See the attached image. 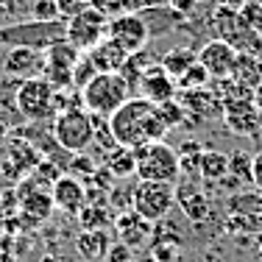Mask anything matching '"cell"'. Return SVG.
Masks as SVG:
<instances>
[{"label": "cell", "mask_w": 262, "mask_h": 262, "mask_svg": "<svg viewBox=\"0 0 262 262\" xmlns=\"http://www.w3.org/2000/svg\"><path fill=\"white\" fill-rule=\"evenodd\" d=\"M176 86H179V90H182V92L204 90V86H209V73L204 70V67L198 64V61H195V64H192V67H190V70L184 73L182 78H176Z\"/></svg>", "instance_id": "836d02e7"}, {"label": "cell", "mask_w": 262, "mask_h": 262, "mask_svg": "<svg viewBox=\"0 0 262 262\" xmlns=\"http://www.w3.org/2000/svg\"><path fill=\"white\" fill-rule=\"evenodd\" d=\"M246 0H217V6H229V9H240Z\"/></svg>", "instance_id": "7bdbcfd3"}, {"label": "cell", "mask_w": 262, "mask_h": 262, "mask_svg": "<svg viewBox=\"0 0 262 262\" xmlns=\"http://www.w3.org/2000/svg\"><path fill=\"white\" fill-rule=\"evenodd\" d=\"M42 53H45L42 78L51 81L53 90H73V67L81 59V51H76L67 39H56Z\"/></svg>", "instance_id": "9c48e42d"}, {"label": "cell", "mask_w": 262, "mask_h": 262, "mask_svg": "<svg viewBox=\"0 0 262 262\" xmlns=\"http://www.w3.org/2000/svg\"><path fill=\"white\" fill-rule=\"evenodd\" d=\"M42 262H56V259H53V257H45V259H42Z\"/></svg>", "instance_id": "bcb514c9"}, {"label": "cell", "mask_w": 262, "mask_h": 262, "mask_svg": "<svg viewBox=\"0 0 262 262\" xmlns=\"http://www.w3.org/2000/svg\"><path fill=\"white\" fill-rule=\"evenodd\" d=\"M106 26H109V20H106L98 9L90 6V9L78 11L76 17L64 20V39L70 42L76 51L86 53L92 45H98L106 36Z\"/></svg>", "instance_id": "30bf717a"}, {"label": "cell", "mask_w": 262, "mask_h": 262, "mask_svg": "<svg viewBox=\"0 0 262 262\" xmlns=\"http://www.w3.org/2000/svg\"><path fill=\"white\" fill-rule=\"evenodd\" d=\"M259 61H262V56H259Z\"/></svg>", "instance_id": "681fc988"}, {"label": "cell", "mask_w": 262, "mask_h": 262, "mask_svg": "<svg viewBox=\"0 0 262 262\" xmlns=\"http://www.w3.org/2000/svg\"><path fill=\"white\" fill-rule=\"evenodd\" d=\"M42 67H45V53L34 48H9L3 59V73L17 81L42 76Z\"/></svg>", "instance_id": "9a60e30c"}, {"label": "cell", "mask_w": 262, "mask_h": 262, "mask_svg": "<svg viewBox=\"0 0 262 262\" xmlns=\"http://www.w3.org/2000/svg\"><path fill=\"white\" fill-rule=\"evenodd\" d=\"M106 36H109L112 42H117L126 53L145 51L148 42H151V34H148V26H145V20L140 17V11H131V14H123V17L109 20Z\"/></svg>", "instance_id": "8fae6325"}, {"label": "cell", "mask_w": 262, "mask_h": 262, "mask_svg": "<svg viewBox=\"0 0 262 262\" xmlns=\"http://www.w3.org/2000/svg\"><path fill=\"white\" fill-rule=\"evenodd\" d=\"M92 9H98L106 20H115V17L140 11V3L137 0H92Z\"/></svg>", "instance_id": "1f68e13d"}, {"label": "cell", "mask_w": 262, "mask_h": 262, "mask_svg": "<svg viewBox=\"0 0 262 262\" xmlns=\"http://www.w3.org/2000/svg\"><path fill=\"white\" fill-rule=\"evenodd\" d=\"M78 95H81V106H84L90 115L109 117V115H115L134 92H131V86L123 81L120 73H95L92 81L78 92Z\"/></svg>", "instance_id": "7a4b0ae2"}, {"label": "cell", "mask_w": 262, "mask_h": 262, "mask_svg": "<svg viewBox=\"0 0 262 262\" xmlns=\"http://www.w3.org/2000/svg\"><path fill=\"white\" fill-rule=\"evenodd\" d=\"M14 103L17 112H20V120L31 123V126H39V123L56 117V90L51 81H45L42 76L20 81Z\"/></svg>", "instance_id": "8992f818"}, {"label": "cell", "mask_w": 262, "mask_h": 262, "mask_svg": "<svg viewBox=\"0 0 262 262\" xmlns=\"http://www.w3.org/2000/svg\"><path fill=\"white\" fill-rule=\"evenodd\" d=\"M31 17L34 20H61L59 17V9H56V0H34V3L28 6Z\"/></svg>", "instance_id": "74e56055"}, {"label": "cell", "mask_w": 262, "mask_h": 262, "mask_svg": "<svg viewBox=\"0 0 262 262\" xmlns=\"http://www.w3.org/2000/svg\"><path fill=\"white\" fill-rule=\"evenodd\" d=\"M259 3H262V0H259Z\"/></svg>", "instance_id": "f907efd6"}, {"label": "cell", "mask_w": 262, "mask_h": 262, "mask_svg": "<svg viewBox=\"0 0 262 262\" xmlns=\"http://www.w3.org/2000/svg\"><path fill=\"white\" fill-rule=\"evenodd\" d=\"M103 167L112 173L115 179L126 182L137 173V159H134V148H126V145H115L112 151H106L103 157Z\"/></svg>", "instance_id": "d4e9b609"}, {"label": "cell", "mask_w": 262, "mask_h": 262, "mask_svg": "<svg viewBox=\"0 0 262 262\" xmlns=\"http://www.w3.org/2000/svg\"><path fill=\"white\" fill-rule=\"evenodd\" d=\"M251 157L246 151H232L229 154V179L223 184H251Z\"/></svg>", "instance_id": "f1b7e54d"}, {"label": "cell", "mask_w": 262, "mask_h": 262, "mask_svg": "<svg viewBox=\"0 0 262 262\" xmlns=\"http://www.w3.org/2000/svg\"><path fill=\"white\" fill-rule=\"evenodd\" d=\"M154 64H157V59L148 53V48H145V51H137V53H128V56H126V61H123V67H120V76H123V81L131 86V92L140 86L142 76H145V73L151 70Z\"/></svg>", "instance_id": "4316f807"}, {"label": "cell", "mask_w": 262, "mask_h": 262, "mask_svg": "<svg viewBox=\"0 0 262 262\" xmlns=\"http://www.w3.org/2000/svg\"><path fill=\"white\" fill-rule=\"evenodd\" d=\"M257 137H259V140H262V128H259V134H257Z\"/></svg>", "instance_id": "c3c4849f"}, {"label": "cell", "mask_w": 262, "mask_h": 262, "mask_svg": "<svg viewBox=\"0 0 262 262\" xmlns=\"http://www.w3.org/2000/svg\"><path fill=\"white\" fill-rule=\"evenodd\" d=\"M254 106H257V109L262 112V84L257 86V90H254Z\"/></svg>", "instance_id": "f6af8a7d"}, {"label": "cell", "mask_w": 262, "mask_h": 262, "mask_svg": "<svg viewBox=\"0 0 262 262\" xmlns=\"http://www.w3.org/2000/svg\"><path fill=\"white\" fill-rule=\"evenodd\" d=\"M176 204L182 207L184 217L190 223H204L212 215V201L209 195L201 190V184L195 182V176H190L187 182H176Z\"/></svg>", "instance_id": "5bb4252c"}, {"label": "cell", "mask_w": 262, "mask_h": 262, "mask_svg": "<svg viewBox=\"0 0 262 262\" xmlns=\"http://www.w3.org/2000/svg\"><path fill=\"white\" fill-rule=\"evenodd\" d=\"M78 223L84 232H106V226L115 223V212L106 201H86L78 212Z\"/></svg>", "instance_id": "cb8c5ba5"}, {"label": "cell", "mask_w": 262, "mask_h": 262, "mask_svg": "<svg viewBox=\"0 0 262 262\" xmlns=\"http://www.w3.org/2000/svg\"><path fill=\"white\" fill-rule=\"evenodd\" d=\"M56 39H64V20H17L0 26V45L3 48H34L45 51Z\"/></svg>", "instance_id": "5b68a950"}, {"label": "cell", "mask_w": 262, "mask_h": 262, "mask_svg": "<svg viewBox=\"0 0 262 262\" xmlns=\"http://www.w3.org/2000/svg\"><path fill=\"white\" fill-rule=\"evenodd\" d=\"M109 128L117 145H126V148L159 142L167 134V128L162 126L157 115V103L145 101L140 95H131L115 115H109Z\"/></svg>", "instance_id": "6da1fadb"}, {"label": "cell", "mask_w": 262, "mask_h": 262, "mask_svg": "<svg viewBox=\"0 0 262 262\" xmlns=\"http://www.w3.org/2000/svg\"><path fill=\"white\" fill-rule=\"evenodd\" d=\"M251 184L262 192V148L251 157Z\"/></svg>", "instance_id": "b9f144b4"}, {"label": "cell", "mask_w": 262, "mask_h": 262, "mask_svg": "<svg viewBox=\"0 0 262 262\" xmlns=\"http://www.w3.org/2000/svg\"><path fill=\"white\" fill-rule=\"evenodd\" d=\"M195 53H198V64L209 73V78H229L232 64L237 59L234 48L229 45V42H223V39H215V36L204 39Z\"/></svg>", "instance_id": "4fadbf2b"}, {"label": "cell", "mask_w": 262, "mask_h": 262, "mask_svg": "<svg viewBox=\"0 0 262 262\" xmlns=\"http://www.w3.org/2000/svg\"><path fill=\"white\" fill-rule=\"evenodd\" d=\"M53 140L70 154H84L95 142L92 115L84 106H70L53 117Z\"/></svg>", "instance_id": "52a82bcc"}, {"label": "cell", "mask_w": 262, "mask_h": 262, "mask_svg": "<svg viewBox=\"0 0 262 262\" xmlns=\"http://www.w3.org/2000/svg\"><path fill=\"white\" fill-rule=\"evenodd\" d=\"M23 11V0H0V20L6 23H17V17H20Z\"/></svg>", "instance_id": "60d3db41"}, {"label": "cell", "mask_w": 262, "mask_h": 262, "mask_svg": "<svg viewBox=\"0 0 262 262\" xmlns=\"http://www.w3.org/2000/svg\"><path fill=\"white\" fill-rule=\"evenodd\" d=\"M157 115L162 120V126H165L167 131L179 128L187 123V109L182 106V101L179 98H173V101H165V103H157Z\"/></svg>", "instance_id": "4dcf8cb0"}, {"label": "cell", "mask_w": 262, "mask_h": 262, "mask_svg": "<svg viewBox=\"0 0 262 262\" xmlns=\"http://www.w3.org/2000/svg\"><path fill=\"white\" fill-rule=\"evenodd\" d=\"M209 36L229 42L237 53L262 56V36L243 23L240 11L229 9V6H215V11L209 17Z\"/></svg>", "instance_id": "277c9868"}, {"label": "cell", "mask_w": 262, "mask_h": 262, "mask_svg": "<svg viewBox=\"0 0 262 262\" xmlns=\"http://www.w3.org/2000/svg\"><path fill=\"white\" fill-rule=\"evenodd\" d=\"M109 234L106 232H81L76 237V251L84 257L86 262H95V259H103L109 254Z\"/></svg>", "instance_id": "83f0119b"}, {"label": "cell", "mask_w": 262, "mask_h": 262, "mask_svg": "<svg viewBox=\"0 0 262 262\" xmlns=\"http://www.w3.org/2000/svg\"><path fill=\"white\" fill-rule=\"evenodd\" d=\"M229 78L234 81V84L246 86V90H257L262 84V61L259 56H251V53H237L234 64H232V73H229Z\"/></svg>", "instance_id": "7402d4cb"}, {"label": "cell", "mask_w": 262, "mask_h": 262, "mask_svg": "<svg viewBox=\"0 0 262 262\" xmlns=\"http://www.w3.org/2000/svg\"><path fill=\"white\" fill-rule=\"evenodd\" d=\"M98 167H95V162H92L86 154H73V159H70V173L73 176H92Z\"/></svg>", "instance_id": "ab89813d"}, {"label": "cell", "mask_w": 262, "mask_h": 262, "mask_svg": "<svg viewBox=\"0 0 262 262\" xmlns=\"http://www.w3.org/2000/svg\"><path fill=\"white\" fill-rule=\"evenodd\" d=\"M137 3H140V9H151V6H162L167 0H137Z\"/></svg>", "instance_id": "ee69618b"}, {"label": "cell", "mask_w": 262, "mask_h": 262, "mask_svg": "<svg viewBox=\"0 0 262 262\" xmlns=\"http://www.w3.org/2000/svg\"><path fill=\"white\" fill-rule=\"evenodd\" d=\"M115 226H117V237L120 243H126L128 248L142 246L145 240L154 237V223H148L145 217H140L134 209H126L115 217Z\"/></svg>", "instance_id": "d6986e66"}, {"label": "cell", "mask_w": 262, "mask_h": 262, "mask_svg": "<svg viewBox=\"0 0 262 262\" xmlns=\"http://www.w3.org/2000/svg\"><path fill=\"white\" fill-rule=\"evenodd\" d=\"M259 204H262V192H240V195L229 198V209L234 215H257L259 217Z\"/></svg>", "instance_id": "d6a6232c"}, {"label": "cell", "mask_w": 262, "mask_h": 262, "mask_svg": "<svg viewBox=\"0 0 262 262\" xmlns=\"http://www.w3.org/2000/svg\"><path fill=\"white\" fill-rule=\"evenodd\" d=\"M137 92H140V98H145V101H151V103H165V101H173V98L179 95V86L159 64H154L151 70L142 76Z\"/></svg>", "instance_id": "e0dca14e"}, {"label": "cell", "mask_w": 262, "mask_h": 262, "mask_svg": "<svg viewBox=\"0 0 262 262\" xmlns=\"http://www.w3.org/2000/svg\"><path fill=\"white\" fill-rule=\"evenodd\" d=\"M134 159H137V173L134 176L140 179V182L176 184L179 176H182V165H179L176 148L167 145L165 140L134 148Z\"/></svg>", "instance_id": "3957f363"}, {"label": "cell", "mask_w": 262, "mask_h": 262, "mask_svg": "<svg viewBox=\"0 0 262 262\" xmlns=\"http://www.w3.org/2000/svg\"><path fill=\"white\" fill-rule=\"evenodd\" d=\"M126 56L128 53L123 51L117 42H112L109 36H103L98 45H92L90 51H86V59L92 61V67H95L98 73H120Z\"/></svg>", "instance_id": "ffe728a7"}, {"label": "cell", "mask_w": 262, "mask_h": 262, "mask_svg": "<svg viewBox=\"0 0 262 262\" xmlns=\"http://www.w3.org/2000/svg\"><path fill=\"white\" fill-rule=\"evenodd\" d=\"M140 17L145 20L151 39H154V36H162V34H170V31L182 28V23H184V17L179 14L176 9H170L167 3L151 6V9H140Z\"/></svg>", "instance_id": "44dd1931"}, {"label": "cell", "mask_w": 262, "mask_h": 262, "mask_svg": "<svg viewBox=\"0 0 262 262\" xmlns=\"http://www.w3.org/2000/svg\"><path fill=\"white\" fill-rule=\"evenodd\" d=\"M223 123L237 137H257L262 128V112L254 106V98H243L223 106Z\"/></svg>", "instance_id": "7c38bea8"}, {"label": "cell", "mask_w": 262, "mask_h": 262, "mask_svg": "<svg viewBox=\"0 0 262 262\" xmlns=\"http://www.w3.org/2000/svg\"><path fill=\"white\" fill-rule=\"evenodd\" d=\"M51 198H53V207L56 209H61V212H67V215H78L81 207L86 204V187L81 179H76L70 173H61L59 179L53 182L51 187Z\"/></svg>", "instance_id": "2e32d148"}, {"label": "cell", "mask_w": 262, "mask_h": 262, "mask_svg": "<svg viewBox=\"0 0 262 262\" xmlns=\"http://www.w3.org/2000/svg\"><path fill=\"white\" fill-rule=\"evenodd\" d=\"M92 0H56V9H59V17L61 20H70V17H76L78 11L90 9Z\"/></svg>", "instance_id": "f35d334b"}, {"label": "cell", "mask_w": 262, "mask_h": 262, "mask_svg": "<svg viewBox=\"0 0 262 262\" xmlns=\"http://www.w3.org/2000/svg\"><path fill=\"white\" fill-rule=\"evenodd\" d=\"M198 179L212 184H223L229 179V154L215 151V148H204L201 165H198Z\"/></svg>", "instance_id": "603a6c76"}, {"label": "cell", "mask_w": 262, "mask_h": 262, "mask_svg": "<svg viewBox=\"0 0 262 262\" xmlns=\"http://www.w3.org/2000/svg\"><path fill=\"white\" fill-rule=\"evenodd\" d=\"M195 61H198V53L192 51V48L179 45V48H170V51L162 56V59H159V67H162V70H165L173 81H176V78H182L184 73L190 70L192 64H195Z\"/></svg>", "instance_id": "484cf974"}, {"label": "cell", "mask_w": 262, "mask_h": 262, "mask_svg": "<svg viewBox=\"0 0 262 262\" xmlns=\"http://www.w3.org/2000/svg\"><path fill=\"white\" fill-rule=\"evenodd\" d=\"M176 154H179V165H182V173L198 179V165H201V154H204V145H201V142L184 140L182 145L176 148Z\"/></svg>", "instance_id": "f546056e"}, {"label": "cell", "mask_w": 262, "mask_h": 262, "mask_svg": "<svg viewBox=\"0 0 262 262\" xmlns=\"http://www.w3.org/2000/svg\"><path fill=\"white\" fill-rule=\"evenodd\" d=\"M182 106L187 109V123H198V120H209V117L223 115V106L209 92V86L192 90V92H182Z\"/></svg>", "instance_id": "ac0fdd59"}, {"label": "cell", "mask_w": 262, "mask_h": 262, "mask_svg": "<svg viewBox=\"0 0 262 262\" xmlns=\"http://www.w3.org/2000/svg\"><path fill=\"white\" fill-rule=\"evenodd\" d=\"M95 67H92V61L86 59V53H81V59L76 61V67H73V90H84L86 84L92 81V76H95Z\"/></svg>", "instance_id": "d590c367"}, {"label": "cell", "mask_w": 262, "mask_h": 262, "mask_svg": "<svg viewBox=\"0 0 262 262\" xmlns=\"http://www.w3.org/2000/svg\"><path fill=\"white\" fill-rule=\"evenodd\" d=\"M176 207V184L165 182H140L137 179L134 190H131V209L148 223L167 221L170 209Z\"/></svg>", "instance_id": "ba28073f"}, {"label": "cell", "mask_w": 262, "mask_h": 262, "mask_svg": "<svg viewBox=\"0 0 262 262\" xmlns=\"http://www.w3.org/2000/svg\"><path fill=\"white\" fill-rule=\"evenodd\" d=\"M237 11H240L243 23L262 36V3H259V0H246V3H243Z\"/></svg>", "instance_id": "e575fe53"}, {"label": "cell", "mask_w": 262, "mask_h": 262, "mask_svg": "<svg viewBox=\"0 0 262 262\" xmlns=\"http://www.w3.org/2000/svg\"><path fill=\"white\" fill-rule=\"evenodd\" d=\"M151 257L157 262H176L182 257V243H154L151 248Z\"/></svg>", "instance_id": "8d00e7d4"}, {"label": "cell", "mask_w": 262, "mask_h": 262, "mask_svg": "<svg viewBox=\"0 0 262 262\" xmlns=\"http://www.w3.org/2000/svg\"><path fill=\"white\" fill-rule=\"evenodd\" d=\"M259 217H262V204H259Z\"/></svg>", "instance_id": "7dc6e473"}]
</instances>
